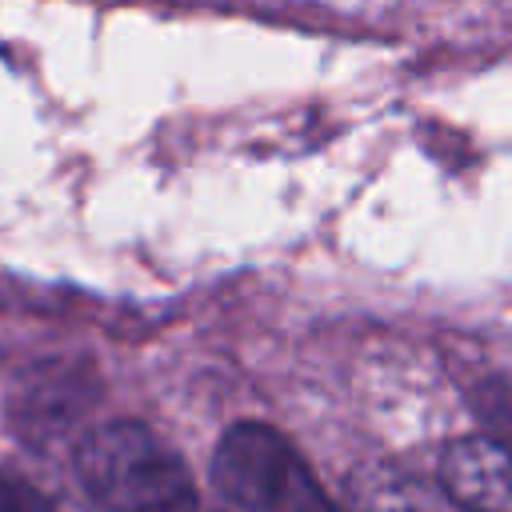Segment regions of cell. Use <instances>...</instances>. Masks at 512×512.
<instances>
[{"instance_id":"cell-1","label":"cell","mask_w":512,"mask_h":512,"mask_svg":"<svg viewBox=\"0 0 512 512\" xmlns=\"http://www.w3.org/2000/svg\"><path fill=\"white\" fill-rule=\"evenodd\" d=\"M76 476L104 512H200L184 460L136 420L84 432L76 444Z\"/></svg>"},{"instance_id":"cell-2","label":"cell","mask_w":512,"mask_h":512,"mask_svg":"<svg viewBox=\"0 0 512 512\" xmlns=\"http://www.w3.org/2000/svg\"><path fill=\"white\" fill-rule=\"evenodd\" d=\"M212 480L236 512H336L292 440L268 424H232L216 444Z\"/></svg>"},{"instance_id":"cell-3","label":"cell","mask_w":512,"mask_h":512,"mask_svg":"<svg viewBox=\"0 0 512 512\" xmlns=\"http://www.w3.org/2000/svg\"><path fill=\"white\" fill-rule=\"evenodd\" d=\"M440 480L476 512H512V448L500 440H456L440 460Z\"/></svg>"},{"instance_id":"cell-4","label":"cell","mask_w":512,"mask_h":512,"mask_svg":"<svg viewBox=\"0 0 512 512\" xmlns=\"http://www.w3.org/2000/svg\"><path fill=\"white\" fill-rule=\"evenodd\" d=\"M348 512H476L444 480L428 484L404 472L364 468L348 480Z\"/></svg>"},{"instance_id":"cell-5","label":"cell","mask_w":512,"mask_h":512,"mask_svg":"<svg viewBox=\"0 0 512 512\" xmlns=\"http://www.w3.org/2000/svg\"><path fill=\"white\" fill-rule=\"evenodd\" d=\"M84 392L76 388V380H60V376H44L36 388H28L16 404H12V420L20 424V436L36 448L52 444L56 436H64L68 424H76L84 416Z\"/></svg>"},{"instance_id":"cell-6","label":"cell","mask_w":512,"mask_h":512,"mask_svg":"<svg viewBox=\"0 0 512 512\" xmlns=\"http://www.w3.org/2000/svg\"><path fill=\"white\" fill-rule=\"evenodd\" d=\"M0 512H56V508L48 504V496L36 484L0 468Z\"/></svg>"}]
</instances>
